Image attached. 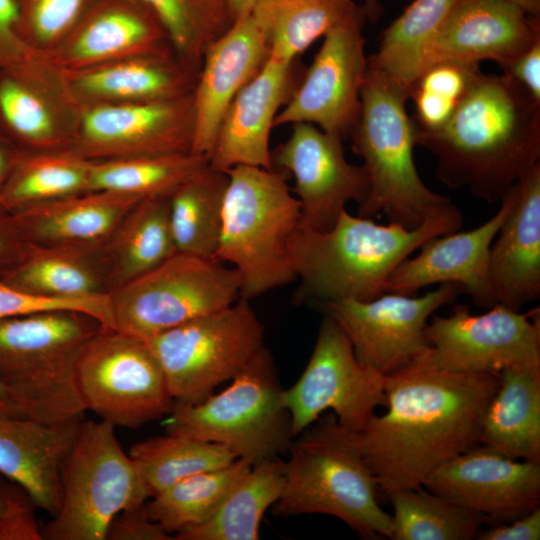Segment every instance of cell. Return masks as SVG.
I'll return each instance as SVG.
<instances>
[{"label":"cell","mask_w":540,"mask_h":540,"mask_svg":"<svg viewBox=\"0 0 540 540\" xmlns=\"http://www.w3.org/2000/svg\"><path fill=\"white\" fill-rule=\"evenodd\" d=\"M77 382L86 409L115 427L138 428L175 406L147 342L113 328L101 327L84 347Z\"/></svg>","instance_id":"obj_12"},{"label":"cell","mask_w":540,"mask_h":540,"mask_svg":"<svg viewBox=\"0 0 540 540\" xmlns=\"http://www.w3.org/2000/svg\"><path fill=\"white\" fill-rule=\"evenodd\" d=\"M517 198L489 251L497 303L512 310L540 296V163L517 181Z\"/></svg>","instance_id":"obj_28"},{"label":"cell","mask_w":540,"mask_h":540,"mask_svg":"<svg viewBox=\"0 0 540 540\" xmlns=\"http://www.w3.org/2000/svg\"><path fill=\"white\" fill-rule=\"evenodd\" d=\"M363 8L366 17L371 22H376L383 13V8L379 0H364Z\"/></svg>","instance_id":"obj_56"},{"label":"cell","mask_w":540,"mask_h":540,"mask_svg":"<svg viewBox=\"0 0 540 540\" xmlns=\"http://www.w3.org/2000/svg\"><path fill=\"white\" fill-rule=\"evenodd\" d=\"M83 420L62 423L0 416V474L52 517L59 510L64 465Z\"/></svg>","instance_id":"obj_26"},{"label":"cell","mask_w":540,"mask_h":540,"mask_svg":"<svg viewBox=\"0 0 540 540\" xmlns=\"http://www.w3.org/2000/svg\"><path fill=\"white\" fill-rule=\"evenodd\" d=\"M264 326L249 300L199 316L145 340L175 405L197 404L232 380L265 346Z\"/></svg>","instance_id":"obj_10"},{"label":"cell","mask_w":540,"mask_h":540,"mask_svg":"<svg viewBox=\"0 0 540 540\" xmlns=\"http://www.w3.org/2000/svg\"><path fill=\"white\" fill-rule=\"evenodd\" d=\"M33 52L19 33L17 0H0V70L25 59Z\"/></svg>","instance_id":"obj_47"},{"label":"cell","mask_w":540,"mask_h":540,"mask_svg":"<svg viewBox=\"0 0 540 540\" xmlns=\"http://www.w3.org/2000/svg\"><path fill=\"white\" fill-rule=\"evenodd\" d=\"M262 0H226L233 21L249 15Z\"/></svg>","instance_id":"obj_52"},{"label":"cell","mask_w":540,"mask_h":540,"mask_svg":"<svg viewBox=\"0 0 540 540\" xmlns=\"http://www.w3.org/2000/svg\"><path fill=\"white\" fill-rule=\"evenodd\" d=\"M30 503L32 502L25 492L11 502L0 517V540L43 539Z\"/></svg>","instance_id":"obj_48"},{"label":"cell","mask_w":540,"mask_h":540,"mask_svg":"<svg viewBox=\"0 0 540 540\" xmlns=\"http://www.w3.org/2000/svg\"><path fill=\"white\" fill-rule=\"evenodd\" d=\"M241 276L216 258L177 252L110 294L113 329L147 340L240 298Z\"/></svg>","instance_id":"obj_11"},{"label":"cell","mask_w":540,"mask_h":540,"mask_svg":"<svg viewBox=\"0 0 540 540\" xmlns=\"http://www.w3.org/2000/svg\"><path fill=\"white\" fill-rule=\"evenodd\" d=\"M268 57L267 39L251 14L234 21L209 45L193 90L192 153L209 156L229 105Z\"/></svg>","instance_id":"obj_24"},{"label":"cell","mask_w":540,"mask_h":540,"mask_svg":"<svg viewBox=\"0 0 540 540\" xmlns=\"http://www.w3.org/2000/svg\"><path fill=\"white\" fill-rule=\"evenodd\" d=\"M461 292L458 285L444 283L419 297L383 293L369 301L348 298L315 305L343 329L358 360L386 376L430 352L429 318Z\"/></svg>","instance_id":"obj_14"},{"label":"cell","mask_w":540,"mask_h":540,"mask_svg":"<svg viewBox=\"0 0 540 540\" xmlns=\"http://www.w3.org/2000/svg\"><path fill=\"white\" fill-rule=\"evenodd\" d=\"M90 161L70 149L16 150L0 191V209L8 212L90 191Z\"/></svg>","instance_id":"obj_33"},{"label":"cell","mask_w":540,"mask_h":540,"mask_svg":"<svg viewBox=\"0 0 540 540\" xmlns=\"http://www.w3.org/2000/svg\"><path fill=\"white\" fill-rule=\"evenodd\" d=\"M502 70L540 102V40Z\"/></svg>","instance_id":"obj_49"},{"label":"cell","mask_w":540,"mask_h":540,"mask_svg":"<svg viewBox=\"0 0 540 540\" xmlns=\"http://www.w3.org/2000/svg\"><path fill=\"white\" fill-rule=\"evenodd\" d=\"M422 486L485 522L508 523L540 507V462L477 444L435 469Z\"/></svg>","instance_id":"obj_20"},{"label":"cell","mask_w":540,"mask_h":540,"mask_svg":"<svg viewBox=\"0 0 540 540\" xmlns=\"http://www.w3.org/2000/svg\"><path fill=\"white\" fill-rule=\"evenodd\" d=\"M463 215L451 201L415 229L351 215L346 209L327 231L299 227L290 243L298 286L295 302L369 301L384 293L395 269L431 238L460 230Z\"/></svg>","instance_id":"obj_3"},{"label":"cell","mask_w":540,"mask_h":540,"mask_svg":"<svg viewBox=\"0 0 540 540\" xmlns=\"http://www.w3.org/2000/svg\"><path fill=\"white\" fill-rule=\"evenodd\" d=\"M139 200L123 193L88 191L16 210L8 224L28 242L85 248L108 241Z\"/></svg>","instance_id":"obj_29"},{"label":"cell","mask_w":540,"mask_h":540,"mask_svg":"<svg viewBox=\"0 0 540 540\" xmlns=\"http://www.w3.org/2000/svg\"><path fill=\"white\" fill-rule=\"evenodd\" d=\"M22 415L8 387L0 378V416ZM23 416V415H22Z\"/></svg>","instance_id":"obj_51"},{"label":"cell","mask_w":540,"mask_h":540,"mask_svg":"<svg viewBox=\"0 0 540 540\" xmlns=\"http://www.w3.org/2000/svg\"><path fill=\"white\" fill-rule=\"evenodd\" d=\"M517 194L516 182L500 200L497 212L480 226L425 242L416 256L408 257L395 269L384 293L411 295L429 285L452 283L478 307L489 309L498 304L489 277V251Z\"/></svg>","instance_id":"obj_21"},{"label":"cell","mask_w":540,"mask_h":540,"mask_svg":"<svg viewBox=\"0 0 540 540\" xmlns=\"http://www.w3.org/2000/svg\"><path fill=\"white\" fill-rule=\"evenodd\" d=\"M282 403L293 437L329 410L343 428L358 431L387 405L385 376L358 360L346 333L324 314L310 359L295 384L283 389Z\"/></svg>","instance_id":"obj_13"},{"label":"cell","mask_w":540,"mask_h":540,"mask_svg":"<svg viewBox=\"0 0 540 540\" xmlns=\"http://www.w3.org/2000/svg\"><path fill=\"white\" fill-rule=\"evenodd\" d=\"M293 65L268 57L238 92L208 156L212 168L224 172L236 166L274 169L270 135L276 115L294 90Z\"/></svg>","instance_id":"obj_25"},{"label":"cell","mask_w":540,"mask_h":540,"mask_svg":"<svg viewBox=\"0 0 540 540\" xmlns=\"http://www.w3.org/2000/svg\"><path fill=\"white\" fill-rule=\"evenodd\" d=\"M168 51L173 49L163 26L140 0H96L45 56L62 70L70 71Z\"/></svg>","instance_id":"obj_23"},{"label":"cell","mask_w":540,"mask_h":540,"mask_svg":"<svg viewBox=\"0 0 540 540\" xmlns=\"http://www.w3.org/2000/svg\"><path fill=\"white\" fill-rule=\"evenodd\" d=\"M108 540H172L174 539L148 514L146 502L120 512L107 531Z\"/></svg>","instance_id":"obj_46"},{"label":"cell","mask_w":540,"mask_h":540,"mask_svg":"<svg viewBox=\"0 0 540 540\" xmlns=\"http://www.w3.org/2000/svg\"><path fill=\"white\" fill-rule=\"evenodd\" d=\"M457 0H413L383 32L368 60L408 90L421 73L426 48Z\"/></svg>","instance_id":"obj_37"},{"label":"cell","mask_w":540,"mask_h":540,"mask_svg":"<svg viewBox=\"0 0 540 540\" xmlns=\"http://www.w3.org/2000/svg\"><path fill=\"white\" fill-rule=\"evenodd\" d=\"M5 248H6V246H5V241H4V239H3V236H2L1 233H0V258H1V257L3 256V254H4Z\"/></svg>","instance_id":"obj_57"},{"label":"cell","mask_w":540,"mask_h":540,"mask_svg":"<svg viewBox=\"0 0 540 540\" xmlns=\"http://www.w3.org/2000/svg\"><path fill=\"white\" fill-rule=\"evenodd\" d=\"M252 467L237 458L229 465L186 477L146 502L148 514L175 535L207 521L238 480Z\"/></svg>","instance_id":"obj_39"},{"label":"cell","mask_w":540,"mask_h":540,"mask_svg":"<svg viewBox=\"0 0 540 540\" xmlns=\"http://www.w3.org/2000/svg\"><path fill=\"white\" fill-rule=\"evenodd\" d=\"M418 145L436 157L446 186L500 201L539 164L540 102L508 75L480 72L442 127L418 129Z\"/></svg>","instance_id":"obj_2"},{"label":"cell","mask_w":540,"mask_h":540,"mask_svg":"<svg viewBox=\"0 0 540 540\" xmlns=\"http://www.w3.org/2000/svg\"><path fill=\"white\" fill-rule=\"evenodd\" d=\"M22 492V489H16L0 480V517L7 511L11 502Z\"/></svg>","instance_id":"obj_54"},{"label":"cell","mask_w":540,"mask_h":540,"mask_svg":"<svg viewBox=\"0 0 540 540\" xmlns=\"http://www.w3.org/2000/svg\"><path fill=\"white\" fill-rule=\"evenodd\" d=\"M230 381L197 404L175 405L166 432L222 445L252 466L288 452L290 415L266 346Z\"/></svg>","instance_id":"obj_8"},{"label":"cell","mask_w":540,"mask_h":540,"mask_svg":"<svg viewBox=\"0 0 540 540\" xmlns=\"http://www.w3.org/2000/svg\"><path fill=\"white\" fill-rule=\"evenodd\" d=\"M108 241L114 273L122 284L177 253L169 220L168 197L139 200Z\"/></svg>","instance_id":"obj_36"},{"label":"cell","mask_w":540,"mask_h":540,"mask_svg":"<svg viewBox=\"0 0 540 540\" xmlns=\"http://www.w3.org/2000/svg\"><path fill=\"white\" fill-rule=\"evenodd\" d=\"M163 26L176 56L199 71L209 45L234 23L226 0H140Z\"/></svg>","instance_id":"obj_42"},{"label":"cell","mask_w":540,"mask_h":540,"mask_svg":"<svg viewBox=\"0 0 540 540\" xmlns=\"http://www.w3.org/2000/svg\"><path fill=\"white\" fill-rule=\"evenodd\" d=\"M343 139L310 123H295L273 152L272 164L290 172L300 204V227L330 230L350 201L361 204L369 191L364 166L345 157Z\"/></svg>","instance_id":"obj_19"},{"label":"cell","mask_w":540,"mask_h":540,"mask_svg":"<svg viewBox=\"0 0 540 540\" xmlns=\"http://www.w3.org/2000/svg\"><path fill=\"white\" fill-rule=\"evenodd\" d=\"M96 0H17L19 33L34 52L48 54Z\"/></svg>","instance_id":"obj_43"},{"label":"cell","mask_w":540,"mask_h":540,"mask_svg":"<svg viewBox=\"0 0 540 540\" xmlns=\"http://www.w3.org/2000/svg\"><path fill=\"white\" fill-rule=\"evenodd\" d=\"M360 99L349 137L363 159L369 191L357 214L372 218L382 213L391 223L415 229L450 199L430 190L416 169L418 127L406 110L409 92L367 59Z\"/></svg>","instance_id":"obj_5"},{"label":"cell","mask_w":540,"mask_h":540,"mask_svg":"<svg viewBox=\"0 0 540 540\" xmlns=\"http://www.w3.org/2000/svg\"><path fill=\"white\" fill-rule=\"evenodd\" d=\"M226 172L216 258L239 272L240 297L250 300L296 281L290 243L300 227V204L274 169Z\"/></svg>","instance_id":"obj_7"},{"label":"cell","mask_w":540,"mask_h":540,"mask_svg":"<svg viewBox=\"0 0 540 540\" xmlns=\"http://www.w3.org/2000/svg\"><path fill=\"white\" fill-rule=\"evenodd\" d=\"M426 336L431 361L449 372L499 374L507 368L540 365L538 308L521 313L496 304L475 315L460 304L449 316H433Z\"/></svg>","instance_id":"obj_15"},{"label":"cell","mask_w":540,"mask_h":540,"mask_svg":"<svg viewBox=\"0 0 540 540\" xmlns=\"http://www.w3.org/2000/svg\"><path fill=\"white\" fill-rule=\"evenodd\" d=\"M288 452L276 516L331 515L364 539H390L392 518L378 502L376 479L332 412L294 437Z\"/></svg>","instance_id":"obj_4"},{"label":"cell","mask_w":540,"mask_h":540,"mask_svg":"<svg viewBox=\"0 0 540 540\" xmlns=\"http://www.w3.org/2000/svg\"><path fill=\"white\" fill-rule=\"evenodd\" d=\"M82 110L64 70L44 54L0 70V134L21 150L70 149Z\"/></svg>","instance_id":"obj_18"},{"label":"cell","mask_w":540,"mask_h":540,"mask_svg":"<svg viewBox=\"0 0 540 540\" xmlns=\"http://www.w3.org/2000/svg\"><path fill=\"white\" fill-rule=\"evenodd\" d=\"M208 164L207 156L194 153L93 161L90 191L117 192L141 199L168 197Z\"/></svg>","instance_id":"obj_41"},{"label":"cell","mask_w":540,"mask_h":540,"mask_svg":"<svg viewBox=\"0 0 540 540\" xmlns=\"http://www.w3.org/2000/svg\"><path fill=\"white\" fill-rule=\"evenodd\" d=\"M480 72L478 64L439 62L421 73L410 93L457 107Z\"/></svg>","instance_id":"obj_45"},{"label":"cell","mask_w":540,"mask_h":540,"mask_svg":"<svg viewBox=\"0 0 540 540\" xmlns=\"http://www.w3.org/2000/svg\"><path fill=\"white\" fill-rule=\"evenodd\" d=\"M227 184V172L208 164L168 196L169 220L177 252L216 258Z\"/></svg>","instance_id":"obj_34"},{"label":"cell","mask_w":540,"mask_h":540,"mask_svg":"<svg viewBox=\"0 0 540 540\" xmlns=\"http://www.w3.org/2000/svg\"><path fill=\"white\" fill-rule=\"evenodd\" d=\"M498 386L499 374L449 372L430 352L386 375L387 411L350 431L379 488L388 494L421 487L435 469L479 444Z\"/></svg>","instance_id":"obj_1"},{"label":"cell","mask_w":540,"mask_h":540,"mask_svg":"<svg viewBox=\"0 0 540 540\" xmlns=\"http://www.w3.org/2000/svg\"><path fill=\"white\" fill-rule=\"evenodd\" d=\"M393 509L392 540H470L485 519L423 486L387 494Z\"/></svg>","instance_id":"obj_40"},{"label":"cell","mask_w":540,"mask_h":540,"mask_svg":"<svg viewBox=\"0 0 540 540\" xmlns=\"http://www.w3.org/2000/svg\"><path fill=\"white\" fill-rule=\"evenodd\" d=\"M366 14L331 29L312 64L280 109L274 127L310 123L349 137L361 107L360 91L367 68L362 34Z\"/></svg>","instance_id":"obj_16"},{"label":"cell","mask_w":540,"mask_h":540,"mask_svg":"<svg viewBox=\"0 0 540 540\" xmlns=\"http://www.w3.org/2000/svg\"><path fill=\"white\" fill-rule=\"evenodd\" d=\"M0 140L6 142V141L2 138L1 134H0Z\"/></svg>","instance_id":"obj_58"},{"label":"cell","mask_w":540,"mask_h":540,"mask_svg":"<svg viewBox=\"0 0 540 540\" xmlns=\"http://www.w3.org/2000/svg\"><path fill=\"white\" fill-rule=\"evenodd\" d=\"M361 13L353 0H262L250 14L265 34L269 57L293 64L318 38Z\"/></svg>","instance_id":"obj_31"},{"label":"cell","mask_w":540,"mask_h":540,"mask_svg":"<svg viewBox=\"0 0 540 540\" xmlns=\"http://www.w3.org/2000/svg\"><path fill=\"white\" fill-rule=\"evenodd\" d=\"M538 40L539 18L503 0H457L426 48L421 73L445 61L491 60L503 69Z\"/></svg>","instance_id":"obj_22"},{"label":"cell","mask_w":540,"mask_h":540,"mask_svg":"<svg viewBox=\"0 0 540 540\" xmlns=\"http://www.w3.org/2000/svg\"><path fill=\"white\" fill-rule=\"evenodd\" d=\"M284 461L279 457L251 467L204 523L174 535L176 540H257L265 512L279 499Z\"/></svg>","instance_id":"obj_32"},{"label":"cell","mask_w":540,"mask_h":540,"mask_svg":"<svg viewBox=\"0 0 540 540\" xmlns=\"http://www.w3.org/2000/svg\"><path fill=\"white\" fill-rule=\"evenodd\" d=\"M475 538L479 540H539L540 507L511 522L498 524L486 530L480 529Z\"/></svg>","instance_id":"obj_50"},{"label":"cell","mask_w":540,"mask_h":540,"mask_svg":"<svg viewBox=\"0 0 540 540\" xmlns=\"http://www.w3.org/2000/svg\"><path fill=\"white\" fill-rule=\"evenodd\" d=\"M478 442L510 459L540 462V365L499 373Z\"/></svg>","instance_id":"obj_30"},{"label":"cell","mask_w":540,"mask_h":540,"mask_svg":"<svg viewBox=\"0 0 540 540\" xmlns=\"http://www.w3.org/2000/svg\"><path fill=\"white\" fill-rule=\"evenodd\" d=\"M530 17L539 18L540 0H503Z\"/></svg>","instance_id":"obj_55"},{"label":"cell","mask_w":540,"mask_h":540,"mask_svg":"<svg viewBox=\"0 0 540 540\" xmlns=\"http://www.w3.org/2000/svg\"><path fill=\"white\" fill-rule=\"evenodd\" d=\"M1 280L39 296L79 298L102 293L97 272L79 246L27 242L20 262Z\"/></svg>","instance_id":"obj_35"},{"label":"cell","mask_w":540,"mask_h":540,"mask_svg":"<svg viewBox=\"0 0 540 540\" xmlns=\"http://www.w3.org/2000/svg\"><path fill=\"white\" fill-rule=\"evenodd\" d=\"M151 495L122 450L115 426L82 421L66 460L58 512L41 529L48 540H106L113 519Z\"/></svg>","instance_id":"obj_9"},{"label":"cell","mask_w":540,"mask_h":540,"mask_svg":"<svg viewBox=\"0 0 540 540\" xmlns=\"http://www.w3.org/2000/svg\"><path fill=\"white\" fill-rule=\"evenodd\" d=\"M7 142L0 140V191L12 166L15 151L7 147Z\"/></svg>","instance_id":"obj_53"},{"label":"cell","mask_w":540,"mask_h":540,"mask_svg":"<svg viewBox=\"0 0 540 540\" xmlns=\"http://www.w3.org/2000/svg\"><path fill=\"white\" fill-rule=\"evenodd\" d=\"M101 327L65 310L0 319V378L23 416L48 423L83 420L77 365Z\"/></svg>","instance_id":"obj_6"},{"label":"cell","mask_w":540,"mask_h":540,"mask_svg":"<svg viewBox=\"0 0 540 540\" xmlns=\"http://www.w3.org/2000/svg\"><path fill=\"white\" fill-rule=\"evenodd\" d=\"M129 456L151 497L186 477L237 459L222 445L168 432L135 443Z\"/></svg>","instance_id":"obj_38"},{"label":"cell","mask_w":540,"mask_h":540,"mask_svg":"<svg viewBox=\"0 0 540 540\" xmlns=\"http://www.w3.org/2000/svg\"><path fill=\"white\" fill-rule=\"evenodd\" d=\"M193 92L142 103L84 107L70 150L90 161L192 153Z\"/></svg>","instance_id":"obj_17"},{"label":"cell","mask_w":540,"mask_h":540,"mask_svg":"<svg viewBox=\"0 0 540 540\" xmlns=\"http://www.w3.org/2000/svg\"><path fill=\"white\" fill-rule=\"evenodd\" d=\"M74 311L113 328L110 294L98 293L79 298H57L24 292L0 279V319L43 311Z\"/></svg>","instance_id":"obj_44"},{"label":"cell","mask_w":540,"mask_h":540,"mask_svg":"<svg viewBox=\"0 0 540 540\" xmlns=\"http://www.w3.org/2000/svg\"><path fill=\"white\" fill-rule=\"evenodd\" d=\"M71 93L84 107L164 101L193 92L199 71L174 51L121 58L65 71Z\"/></svg>","instance_id":"obj_27"}]
</instances>
